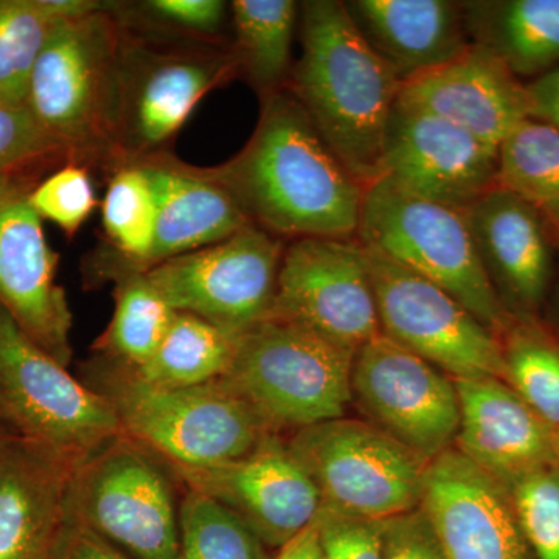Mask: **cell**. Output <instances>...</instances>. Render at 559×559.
<instances>
[{
    "instance_id": "9",
    "label": "cell",
    "mask_w": 559,
    "mask_h": 559,
    "mask_svg": "<svg viewBox=\"0 0 559 559\" xmlns=\"http://www.w3.org/2000/svg\"><path fill=\"white\" fill-rule=\"evenodd\" d=\"M240 76L231 43H153L123 32L116 168L168 151L202 98Z\"/></svg>"
},
{
    "instance_id": "23",
    "label": "cell",
    "mask_w": 559,
    "mask_h": 559,
    "mask_svg": "<svg viewBox=\"0 0 559 559\" xmlns=\"http://www.w3.org/2000/svg\"><path fill=\"white\" fill-rule=\"evenodd\" d=\"M356 31L401 84L460 57L471 43L463 2L345 0Z\"/></svg>"
},
{
    "instance_id": "19",
    "label": "cell",
    "mask_w": 559,
    "mask_h": 559,
    "mask_svg": "<svg viewBox=\"0 0 559 559\" xmlns=\"http://www.w3.org/2000/svg\"><path fill=\"white\" fill-rule=\"evenodd\" d=\"M465 212L481 266L511 318L536 320L547 304L557 252L549 221L511 191L495 187Z\"/></svg>"
},
{
    "instance_id": "45",
    "label": "cell",
    "mask_w": 559,
    "mask_h": 559,
    "mask_svg": "<svg viewBox=\"0 0 559 559\" xmlns=\"http://www.w3.org/2000/svg\"><path fill=\"white\" fill-rule=\"evenodd\" d=\"M554 450H555V466L559 469V430L555 432L554 439Z\"/></svg>"
},
{
    "instance_id": "37",
    "label": "cell",
    "mask_w": 559,
    "mask_h": 559,
    "mask_svg": "<svg viewBox=\"0 0 559 559\" xmlns=\"http://www.w3.org/2000/svg\"><path fill=\"white\" fill-rule=\"evenodd\" d=\"M31 204L40 219L50 221L72 240L100 201L90 168L64 164L39 180L32 190Z\"/></svg>"
},
{
    "instance_id": "27",
    "label": "cell",
    "mask_w": 559,
    "mask_h": 559,
    "mask_svg": "<svg viewBox=\"0 0 559 559\" xmlns=\"http://www.w3.org/2000/svg\"><path fill=\"white\" fill-rule=\"evenodd\" d=\"M100 207L108 245L97 257L103 274L114 270H148L156 241L157 212L143 168L127 164L110 171Z\"/></svg>"
},
{
    "instance_id": "41",
    "label": "cell",
    "mask_w": 559,
    "mask_h": 559,
    "mask_svg": "<svg viewBox=\"0 0 559 559\" xmlns=\"http://www.w3.org/2000/svg\"><path fill=\"white\" fill-rule=\"evenodd\" d=\"M532 119L559 130V68L527 83Z\"/></svg>"
},
{
    "instance_id": "4",
    "label": "cell",
    "mask_w": 559,
    "mask_h": 559,
    "mask_svg": "<svg viewBox=\"0 0 559 559\" xmlns=\"http://www.w3.org/2000/svg\"><path fill=\"white\" fill-rule=\"evenodd\" d=\"M83 381L108 401L124 436L175 469L234 462L271 432L223 380L165 388L95 355L84 366Z\"/></svg>"
},
{
    "instance_id": "18",
    "label": "cell",
    "mask_w": 559,
    "mask_h": 559,
    "mask_svg": "<svg viewBox=\"0 0 559 559\" xmlns=\"http://www.w3.org/2000/svg\"><path fill=\"white\" fill-rule=\"evenodd\" d=\"M419 507L448 559H535L509 488L454 447L426 466Z\"/></svg>"
},
{
    "instance_id": "12",
    "label": "cell",
    "mask_w": 559,
    "mask_h": 559,
    "mask_svg": "<svg viewBox=\"0 0 559 559\" xmlns=\"http://www.w3.org/2000/svg\"><path fill=\"white\" fill-rule=\"evenodd\" d=\"M364 252L384 336L454 381L484 377L506 381L499 336L468 308L417 272L373 250L364 248Z\"/></svg>"
},
{
    "instance_id": "6",
    "label": "cell",
    "mask_w": 559,
    "mask_h": 559,
    "mask_svg": "<svg viewBox=\"0 0 559 559\" xmlns=\"http://www.w3.org/2000/svg\"><path fill=\"white\" fill-rule=\"evenodd\" d=\"M356 240L436 283L496 336L514 322L481 266L463 210L377 179L364 187Z\"/></svg>"
},
{
    "instance_id": "17",
    "label": "cell",
    "mask_w": 559,
    "mask_h": 559,
    "mask_svg": "<svg viewBox=\"0 0 559 559\" xmlns=\"http://www.w3.org/2000/svg\"><path fill=\"white\" fill-rule=\"evenodd\" d=\"M171 469L183 488L230 511L267 549H282L310 527L322 506L307 471L275 432L266 433L249 454L234 462Z\"/></svg>"
},
{
    "instance_id": "13",
    "label": "cell",
    "mask_w": 559,
    "mask_h": 559,
    "mask_svg": "<svg viewBox=\"0 0 559 559\" xmlns=\"http://www.w3.org/2000/svg\"><path fill=\"white\" fill-rule=\"evenodd\" d=\"M270 318L297 323L352 352L380 336L377 299L360 242L289 241Z\"/></svg>"
},
{
    "instance_id": "44",
    "label": "cell",
    "mask_w": 559,
    "mask_h": 559,
    "mask_svg": "<svg viewBox=\"0 0 559 559\" xmlns=\"http://www.w3.org/2000/svg\"><path fill=\"white\" fill-rule=\"evenodd\" d=\"M16 437L10 432L5 426L0 423V473H2L3 466L9 462L11 454H13L14 448L17 444Z\"/></svg>"
},
{
    "instance_id": "28",
    "label": "cell",
    "mask_w": 559,
    "mask_h": 559,
    "mask_svg": "<svg viewBox=\"0 0 559 559\" xmlns=\"http://www.w3.org/2000/svg\"><path fill=\"white\" fill-rule=\"evenodd\" d=\"M114 312L108 329L95 342L103 358L139 370L153 358L170 329L176 311L157 293L145 272L114 270Z\"/></svg>"
},
{
    "instance_id": "31",
    "label": "cell",
    "mask_w": 559,
    "mask_h": 559,
    "mask_svg": "<svg viewBox=\"0 0 559 559\" xmlns=\"http://www.w3.org/2000/svg\"><path fill=\"white\" fill-rule=\"evenodd\" d=\"M499 340L507 384L554 432H558L559 337L539 319H514Z\"/></svg>"
},
{
    "instance_id": "3",
    "label": "cell",
    "mask_w": 559,
    "mask_h": 559,
    "mask_svg": "<svg viewBox=\"0 0 559 559\" xmlns=\"http://www.w3.org/2000/svg\"><path fill=\"white\" fill-rule=\"evenodd\" d=\"M58 21L32 72L25 106L69 164L117 165L123 31L110 11Z\"/></svg>"
},
{
    "instance_id": "14",
    "label": "cell",
    "mask_w": 559,
    "mask_h": 559,
    "mask_svg": "<svg viewBox=\"0 0 559 559\" xmlns=\"http://www.w3.org/2000/svg\"><path fill=\"white\" fill-rule=\"evenodd\" d=\"M352 392L374 426L426 463L457 439L455 381L382 333L356 352Z\"/></svg>"
},
{
    "instance_id": "43",
    "label": "cell",
    "mask_w": 559,
    "mask_h": 559,
    "mask_svg": "<svg viewBox=\"0 0 559 559\" xmlns=\"http://www.w3.org/2000/svg\"><path fill=\"white\" fill-rule=\"evenodd\" d=\"M551 227V231H554V241H555V252H557V264H555V275L551 282V285L555 283V293H554V314H555V323H557V336L559 337V219L555 221V223H549Z\"/></svg>"
},
{
    "instance_id": "42",
    "label": "cell",
    "mask_w": 559,
    "mask_h": 559,
    "mask_svg": "<svg viewBox=\"0 0 559 559\" xmlns=\"http://www.w3.org/2000/svg\"><path fill=\"white\" fill-rule=\"evenodd\" d=\"M272 559H325L322 539L316 521L310 527L301 530L299 535L288 540Z\"/></svg>"
},
{
    "instance_id": "39",
    "label": "cell",
    "mask_w": 559,
    "mask_h": 559,
    "mask_svg": "<svg viewBox=\"0 0 559 559\" xmlns=\"http://www.w3.org/2000/svg\"><path fill=\"white\" fill-rule=\"evenodd\" d=\"M381 559H448L426 511L382 521Z\"/></svg>"
},
{
    "instance_id": "20",
    "label": "cell",
    "mask_w": 559,
    "mask_h": 559,
    "mask_svg": "<svg viewBox=\"0 0 559 559\" xmlns=\"http://www.w3.org/2000/svg\"><path fill=\"white\" fill-rule=\"evenodd\" d=\"M399 102L498 146L532 119L527 83L476 44L447 64L401 84Z\"/></svg>"
},
{
    "instance_id": "40",
    "label": "cell",
    "mask_w": 559,
    "mask_h": 559,
    "mask_svg": "<svg viewBox=\"0 0 559 559\" xmlns=\"http://www.w3.org/2000/svg\"><path fill=\"white\" fill-rule=\"evenodd\" d=\"M55 559H134L79 522L66 518Z\"/></svg>"
},
{
    "instance_id": "29",
    "label": "cell",
    "mask_w": 559,
    "mask_h": 559,
    "mask_svg": "<svg viewBox=\"0 0 559 559\" xmlns=\"http://www.w3.org/2000/svg\"><path fill=\"white\" fill-rule=\"evenodd\" d=\"M238 336L207 320L176 312L153 358L134 370L143 380L165 388H194L223 380L234 360Z\"/></svg>"
},
{
    "instance_id": "38",
    "label": "cell",
    "mask_w": 559,
    "mask_h": 559,
    "mask_svg": "<svg viewBox=\"0 0 559 559\" xmlns=\"http://www.w3.org/2000/svg\"><path fill=\"white\" fill-rule=\"evenodd\" d=\"M325 559H381L382 521L320 507L316 516Z\"/></svg>"
},
{
    "instance_id": "8",
    "label": "cell",
    "mask_w": 559,
    "mask_h": 559,
    "mask_svg": "<svg viewBox=\"0 0 559 559\" xmlns=\"http://www.w3.org/2000/svg\"><path fill=\"white\" fill-rule=\"evenodd\" d=\"M0 423L72 469L121 433L108 401L28 340L2 308Z\"/></svg>"
},
{
    "instance_id": "11",
    "label": "cell",
    "mask_w": 559,
    "mask_h": 559,
    "mask_svg": "<svg viewBox=\"0 0 559 559\" xmlns=\"http://www.w3.org/2000/svg\"><path fill=\"white\" fill-rule=\"evenodd\" d=\"M286 245L250 223L216 245L162 261L145 275L176 312L240 336L270 318Z\"/></svg>"
},
{
    "instance_id": "2",
    "label": "cell",
    "mask_w": 559,
    "mask_h": 559,
    "mask_svg": "<svg viewBox=\"0 0 559 559\" xmlns=\"http://www.w3.org/2000/svg\"><path fill=\"white\" fill-rule=\"evenodd\" d=\"M301 51L288 83L316 130L360 186L378 178L401 81L367 46L341 0L300 2Z\"/></svg>"
},
{
    "instance_id": "7",
    "label": "cell",
    "mask_w": 559,
    "mask_h": 559,
    "mask_svg": "<svg viewBox=\"0 0 559 559\" xmlns=\"http://www.w3.org/2000/svg\"><path fill=\"white\" fill-rule=\"evenodd\" d=\"M175 471L123 432L73 469L66 518L134 559H179Z\"/></svg>"
},
{
    "instance_id": "21",
    "label": "cell",
    "mask_w": 559,
    "mask_h": 559,
    "mask_svg": "<svg viewBox=\"0 0 559 559\" xmlns=\"http://www.w3.org/2000/svg\"><path fill=\"white\" fill-rule=\"evenodd\" d=\"M460 426L455 450L510 488L555 465V432L499 378L455 381Z\"/></svg>"
},
{
    "instance_id": "22",
    "label": "cell",
    "mask_w": 559,
    "mask_h": 559,
    "mask_svg": "<svg viewBox=\"0 0 559 559\" xmlns=\"http://www.w3.org/2000/svg\"><path fill=\"white\" fill-rule=\"evenodd\" d=\"M134 164L148 176L156 200V241L150 267L216 245L250 224L212 167H194L170 151Z\"/></svg>"
},
{
    "instance_id": "30",
    "label": "cell",
    "mask_w": 559,
    "mask_h": 559,
    "mask_svg": "<svg viewBox=\"0 0 559 559\" xmlns=\"http://www.w3.org/2000/svg\"><path fill=\"white\" fill-rule=\"evenodd\" d=\"M498 183L543 213L559 219V130L530 119L499 143Z\"/></svg>"
},
{
    "instance_id": "1",
    "label": "cell",
    "mask_w": 559,
    "mask_h": 559,
    "mask_svg": "<svg viewBox=\"0 0 559 559\" xmlns=\"http://www.w3.org/2000/svg\"><path fill=\"white\" fill-rule=\"evenodd\" d=\"M242 150L212 167L250 223L285 241L353 240L364 187L349 175L288 87L260 98Z\"/></svg>"
},
{
    "instance_id": "16",
    "label": "cell",
    "mask_w": 559,
    "mask_h": 559,
    "mask_svg": "<svg viewBox=\"0 0 559 559\" xmlns=\"http://www.w3.org/2000/svg\"><path fill=\"white\" fill-rule=\"evenodd\" d=\"M498 164V145L396 100L377 179L423 200L465 210L499 186Z\"/></svg>"
},
{
    "instance_id": "5",
    "label": "cell",
    "mask_w": 559,
    "mask_h": 559,
    "mask_svg": "<svg viewBox=\"0 0 559 559\" xmlns=\"http://www.w3.org/2000/svg\"><path fill=\"white\" fill-rule=\"evenodd\" d=\"M356 352L314 331L266 318L238 336L223 381L271 432L345 417Z\"/></svg>"
},
{
    "instance_id": "33",
    "label": "cell",
    "mask_w": 559,
    "mask_h": 559,
    "mask_svg": "<svg viewBox=\"0 0 559 559\" xmlns=\"http://www.w3.org/2000/svg\"><path fill=\"white\" fill-rule=\"evenodd\" d=\"M58 21L50 0H0V105H25L33 69Z\"/></svg>"
},
{
    "instance_id": "36",
    "label": "cell",
    "mask_w": 559,
    "mask_h": 559,
    "mask_svg": "<svg viewBox=\"0 0 559 559\" xmlns=\"http://www.w3.org/2000/svg\"><path fill=\"white\" fill-rule=\"evenodd\" d=\"M69 164L64 151L33 119L27 106L0 105V179L51 171Z\"/></svg>"
},
{
    "instance_id": "25",
    "label": "cell",
    "mask_w": 559,
    "mask_h": 559,
    "mask_svg": "<svg viewBox=\"0 0 559 559\" xmlns=\"http://www.w3.org/2000/svg\"><path fill=\"white\" fill-rule=\"evenodd\" d=\"M471 43L499 58L518 79L559 68V0L463 2Z\"/></svg>"
},
{
    "instance_id": "34",
    "label": "cell",
    "mask_w": 559,
    "mask_h": 559,
    "mask_svg": "<svg viewBox=\"0 0 559 559\" xmlns=\"http://www.w3.org/2000/svg\"><path fill=\"white\" fill-rule=\"evenodd\" d=\"M179 559H272L270 549L238 518L201 492L180 500Z\"/></svg>"
},
{
    "instance_id": "26",
    "label": "cell",
    "mask_w": 559,
    "mask_h": 559,
    "mask_svg": "<svg viewBox=\"0 0 559 559\" xmlns=\"http://www.w3.org/2000/svg\"><path fill=\"white\" fill-rule=\"evenodd\" d=\"M299 16L300 2L294 0L230 2L231 46L240 61V79L248 81L260 98L288 86Z\"/></svg>"
},
{
    "instance_id": "15",
    "label": "cell",
    "mask_w": 559,
    "mask_h": 559,
    "mask_svg": "<svg viewBox=\"0 0 559 559\" xmlns=\"http://www.w3.org/2000/svg\"><path fill=\"white\" fill-rule=\"evenodd\" d=\"M46 173L0 179V308L47 355L70 367L73 314L58 283L60 253L31 204Z\"/></svg>"
},
{
    "instance_id": "24",
    "label": "cell",
    "mask_w": 559,
    "mask_h": 559,
    "mask_svg": "<svg viewBox=\"0 0 559 559\" xmlns=\"http://www.w3.org/2000/svg\"><path fill=\"white\" fill-rule=\"evenodd\" d=\"M73 469L17 441L0 473V559H55Z\"/></svg>"
},
{
    "instance_id": "10",
    "label": "cell",
    "mask_w": 559,
    "mask_h": 559,
    "mask_svg": "<svg viewBox=\"0 0 559 559\" xmlns=\"http://www.w3.org/2000/svg\"><path fill=\"white\" fill-rule=\"evenodd\" d=\"M325 509L384 521L418 509L428 463L378 426L345 417L286 440Z\"/></svg>"
},
{
    "instance_id": "32",
    "label": "cell",
    "mask_w": 559,
    "mask_h": 559,
    "mask_svg": "<svg viewBox=\"0 0 559 559\" xmlns=\"http://www.w3.org/2000/svg\"><path fill=\"white\" fill-rule=\"evenodd\" d=\"M121 31L134 38L165 44H223L230 21L224 0H142L112 2Z\"/></svg>"
},
{
    "instance_id": "35",
    "label": "cell",
    "mask_w": 559,
    "mask_h": 559,
    "mask_svg": "<svg viewBox=\"0 0 559 559\" xmlns=\"http://www.w3.org/2000/svg\"><path fill=\"white\" fill-rule=\"evenodd\" d=\"M514 514L535 559H559V469L547 466L509 488Z\"/></svg>"
}]
</instances>
